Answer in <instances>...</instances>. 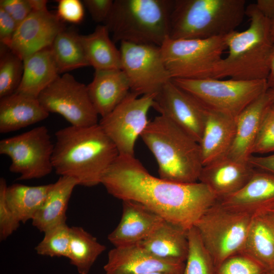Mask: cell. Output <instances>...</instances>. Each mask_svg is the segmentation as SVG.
Returning <instances> with one entry per match:
<instances>
[{"mask_svg": "<svg viewBox=\"0 0 274 274\" xmlns=\"http://www.w3.org/2000/svg\"><path fill=\"white\" fill-rule=\"evenodd\" d=\"M101 184L114 197L140 202L187 230L218 200L200 182L175 183L151 175L134 156L119 155Z\"/></svg>", "mask_w": 274, "mask_h": 274, "instance_id": "1", "label": "cell"}, {"mask_svg": "<svg viewBox=\"0 0 274 274\" xmlns=\"http://www.w3.org/2000/svg\"><path fill=\"white\" fill-rule=\"evenodd\" d=\"M55 135L53 170L60 176L75 179L78 185L93 187L101 184L104 174L119 155L98 123L89 127L71 125L58 130Z\"/></svg>", "mask_w": 274, "mask_h": 274, "instance_id": "2", "label": "cell"}, {"mask_svg": "<svg viewBox=\"0 0 274 274\" xmlns=\"http://www.w3.org/2000/svg\"><path fill=\"white\" fill-rule=\"evenodd\" d=\"M249 27L225 36L227 56L218 64L210 78L251 81L266 80L274 47L270 20L258 10L255 4L246 7Z\"/></svg>", "mask_w": 274, "mask_h": 274, "instance_id": "3", "label": "cell"}, {"mask_svg": "<svg viewBox=\"0 0 274 274\" xmlns=\"http://www.w3.org/2000/svg\"><path fill=\"white\" fill-rule=\"evenodd\" d=\"M140 137L156 160L159 178L180 183L198 182L203 167L199 143L170 120L156 116Z\"/></svg>", "mask_w": 274, "mask_h": 274, "instance_id": "4", "label": "cell"}, {"mask_svg": "<svg viewBox=\"0 0 274 274\" xmlns=\"http://www.w3.org/2000/svg\"><path fill=\"white\" fill-rule=\"evenodd\" d=\"M245 0H174L169 38L206 39L235 30L246 15Z\"/></svg>", "mask_w": 274, "mask_h": 274, "instance_id": "5", "label": "cell"}, {"mask_svg": "<svg viewBox=\"0 0 274 274\" xmlns=\"http://www.w3.org/2000/svg\"><path fill=\"white\" fill-rule=\"evenodd\" d=\"M174 0H115L104 23L112 40L161 47L169 37Z\"/></svg>", "mask_w": 274, "mask_h": 274, "instance_id": "6", "label": "cell"}, {"mask_svg": "<svg viewBox=\"0 0 274 274\" xmlns=\"http://www.w3.org/2000/svg\"><path fill=\"white\" fill-rule=\"evenodd\" d=\"M173 82L206 109L236 118L268 89L266 80L175 79Z\"/></svg>", "mask_w": 274, "mask_h": 274, "instance_id": "7", "label": "cell"}, {"mask_svg": "<svg viewBox=\"0 0 274 274\" xmlns=\"http://www.w3.org/2000/svg\"><path fill=\"white\" fill-rule=\"evenodd\" d=\"M254 215L224 207L217 201L194 226L216 266L242 252Z\"/></svg>", "mask_w": 274, "mask_h": 274, "instance_id": "8", "label": "cell"}, {"mask_svg": "<svg viewBox=\"0 0 274 274\" xmlns=\"http://www.w3.org/2000/svg\"><path fill=\"white\" fill-rule=\"evenodd\" d=\"M225 36L187 40L168 37L160 48L172 79L210 78L227 49Z\"/></svg>", "mask_w": 274, "mask_h": 274, "instance_id": "9", "label": "cell"}, {"mask_svg": "<svg viewBox=\"0 0 274 274\" xmlns=\"http://www.w3.org/2000/svg\"><path fill=\"white\" fill-rule=\"evenodd\" d=\"M54 144L44 126L0 141V154L11 160V172L19 174L18 180L40 179L53 170L52 157Z\"/></svg>", "mask_w": 274, "mask_h": 274, "instance_id": "10", "label": "cell"}, {"mask_svg": "<svg viewBox=\"0 0 274 274\" xmlns=\"http://www.w3.org/2000/svg\"><path fill=\"white\" fill-rule=\"evenodd\" d=\"M121 70L130 92L139 96L157 94L172 79L164 64L160 47L120 43Z\"/></svg>", "mask_w": 274, "mask_h": 274, "instance_id": "11", "label": "cell"}, {"mask_svg": "<svg viewBox=\"0 0 274 274\" xmlns=\"http://www.w3.org/2000/svg\"><path fill=\"white\" fill-rule=\"evenodd\" d=\"M157 94L139 96L129 92L98 124L115 145L119 155L134 156V146L149 121L148 113Z\"/></svg>", "mask_w": 274, "mask_h": 274, "instance_id": "12", "label": "cell"}, {"mask_svg": "<svg viewBox=\"0 0 274 274\" xmlns=\"http://www.w3.org/2000/svg\"><path fill=\"white\" fill-rule=\"evenodd\" d=\"M38 99L47 112L61 115L72 126L89 127L98 123V115L90 100L87 86L69 73L59 76Z\"/></svg>", "mask_w": 274, "mask_h": 274, "instance_id": "13", "label": "cell"}, {"mask_svg": "<svg viewBox=\"0 0 274 274\" xmlns=\"http://www.w3.org/2000/svg\"><path fill=\"white\" fill-rule=\"evenodd\" d=\"M153 108L199 143L205 125L207 109L172 80L156 95Z\"/></svg>", "mask_w": 274, "mask_h": 274, "instance_id": "14", "label": "cell"}, {"mask_svg": "<svg viewBox=\"0 0 274 274\" xmlns=\"http://www.w3.org/2000/svg\"><path fill=\"white\" fill-rule=\"evenodd\" d=\"M65 28L64 22L48 9L33 10L18 25L9 48L23 60L51 47L58 34Z\"/></svg>", "mask_w": 274, "mask_h": 274, "instance_id": "15", "label": "cell"}, {"mask_svg": "<svg viewBox=\"0 0 274 274\" xmlns=\"http://www.w3.org/2000/svg\"><path fill=\"white\" fill-rule=\"evenodd\" d=\"M184 267L156 257L138 243L111 250L104 268L106 274H183Z\"/></svg>", "mask_w": 274, "mask_h": 274, "instance_id": "16", "label": "cell"}, {"mask_svg": "<svg viewBox=\"0 0 274 274\" xmlns=\"http://www.w3.org/2000/svg\"><path fill=\"white\" fill-rule=\"evenodd\" d=\"M255 170L248 161L227 155L203 166L198 182L206 185L219 200L239 190L249 181Z\"/></svg>", "mask_w": 274, "mask_h": 274, "instance_id": "17", "label": "cell"}, {"mask_svg": "<svg viewBox=\"0 0 274 274\" xmlns=\"http://www.w3.org/2000/svg\"><path fill=\"white\" fill-rule=\"evenodd\" d=\"M164 220L137 201H122V213L117 227L108 236L115 247L139 243L146 238Z\"/></svg>", "mask_w": 274, "mask_h": 274, "instance_id": "18", "label": "cell"}, {"mask_svg": "<svg viewBox=\"0 0 274 274\" xmlns=\"http://www.w3.org/2000/svg\"><path fill=\"white\" fill-rule=\"evenodd\" d=\"M218 201L227 208L253 215L267 213L274 208V175L255 169L243 188Z\"/></svg>", "mask_w": 274, "mask_h": 274, "instance_id": "19", "label": "cell"}, {"mask_svg": "<svg viewBox=\"0 0 274 274\" xmlns=\"http://www.w3.org/2000/svg\"><path fill=\"white\" fill-rule=\"evenodd\" d=\"M87 88L90 100L101 118L112 111L130 91L128 79L121 69L95 70Z\"/></svg>", "mask_w": 274, "mask_h": 274, "instance_id": "20", "label": "cell"}, {"mask_svg": "<svg viewBox=\"0 0 274 274\" xmlns=\"http://www.w3.org/2000/svg\"><path fill=\"white\" fill-rule=\"evenodd\" d=\"M235 128L236 118L207 109L204 129L199 143L203 166L228 154Z\"/></svg>", "mask_w": 274, "mask_h": 274, "instance_id": "21", "label": "cell"}, {"mask_svg": "<svg viewBox=\"0 0 274 274\" xmlns=\"http://www.w3.org/2000/svg\"><path fill=\"white\" fill-rule=\"evenodd\" d=\"M38 98L15 92L0 99V133L19 130L46 119Z\"/></svg>", "mask_w": 274, "mask_h": 274, "instance_id": "22", "label": "cell"}, {"mask_svg": "<svg viewBox=\"0 0 274 274\" xmlns=\"http://www.w3.org/2000/svg\"><path fill=\"white\" fill-rule=\"evenodd\" d=\"M188 230L164 220L146 238L139 244L162 260L185 263L188 254Z\"/></svg>", "mask_w": 274, "mask_h": 274, "instance_id": "23", "label": "cell"}, {"mask_svg": "<svg viewBox=\"0 0 274 274\" xmlns=\"http://www.w3.org/2000/svg\"><path fill=\"white\" fill-rule=\"evenodd\" d=\"M271 104L267 91L249 105L236 117L233 143L227 155L238 160L248 161L252 155L261 120Z\"/></svg>", "mask_w": 274, "mask_h": 274, "instance_id": "24", "label": "cell"}, {"mask_svg": "<svg viewBox=\"0 0 274 274\" xmlns=\"http://www.w3.org/2000/svg\"><path fill=\"white\" fill-rule=\"evenodd\" d=\"M77 185L75 179L60 176L52 184L44 203L31 220L32 225L40 231L45 232L55 226L66 223L68 203Z\"/></svg>", "mask_w": 274, "mask_h": 274, "instance_id": "25", "label": "cell"}, {"mask_svg": "<svg viewBox=\"0 0 274 274\" xmlns=\"http://www.w3.org/2000/svg\"><path fill=\"white\" fill-rule=\"evenodd\" d=\"M22 78L16 92L38 98L59 75L51 48L48 47L23 60Z\"/></svg>", "mask_w": 274, "mask_h": 274, "instance_id": "26", "label": "cell"}, {"mask_svg": "<svg viewBox=\"0 0 274 274\" xmlns=\"http://www.w3.org/2000/svg\"><path fill=\"white\" fill-rule=\"evenodd\" d=\"M242 252L274 270V220L267 213L253 216Z\"/></svg>", "mask_w": 274, "mask_h": 274, "instance_id": "27", "label": "cell"}, {"mask_svg": "<svg viewBox=\"0 0 274 274\" xmlns=\"http://www.w3.org/2000/svg\"><path fill=\"white\" fill-rule=\"evenodd\" d=\"M81 40L89 66L95 70L121 69L120 51L105 25H97L90 34L81 35Z\"/></svg>", "mask_w": 274, "mask_h": 274, "instance_id": "28", "label": "cell"}, {"mask_svg": "<svg viewBox=\"0 0 274 274\" xmlns=\"http://www.w3.org/2000/svg\"><path fill=\"white\" fill-rule=\"evenodd\" d=\"M52 184L27 186L15 183L8 186L7 203L20 223L32 220L44 203Z\"/></svg>", "mask_w": 274, "mask_h": 274, "instance_id": "29", "label": "cell"}, {"mask_svg": "<svg viewBox=\"0 0 274 274\" xmlns=\"http://www.w3.org/2000/svg\"><path fill=\"white\" fill-rule=\"evenodd\" d=\"M59 74L89 66L81 35L72 28H64L50 47Z\"/></svg>", "mask_w": 274, "mask_h": 274, "instance_id": "30", "label": "cell"}, {"mask_svg": "<svg viewBox=\"0 0 274 274\" xmlns=\"http://www.w3.org/2000/svg\"><path fill=\"white\" fill-rule=\"evenodd\" d=\"M106 247L80 226L71 227L68 259L79 274H88Z\"/></svg>", "mask_w": 274, "mask_h": 274, "instance_id": "31", "label": "cell"}, {"mask_svg": "<svg viewBox=\"0 0 274 274\" xmlns=\"http://www.w3.org/2000/svg\"><path fill=\"white\" fill-rule=\"evenodd\" d=\"M188 250L183 274H216V266L194 226L188 230Z\"/></svg>", "mask_w": 274, "mask_h": 274, "instance_id": "32", "label": "cell"}, {"mask_svg": "<svg viewBox=\"0 0 274 274\" xmlns=\"http://www.w3.org/2000/svg\"><path fill=\"white\" fill-rule=\"evenodd\" d=\"M23 68V60L10 48L1 44V98L16 92L21 81Z\"/></svg>", "mask_w": 274, "mask_h": 274, "instance_id": "33", "label": "cell"}, {"mask_svg": "<svg viewBox=\"0 0 274 274\" xmlns=\"http://www.w3.org/2000/svg\"><path fill=\"white\" fill-rule=\"evenodd\" d=\"M42 240L35 250L41 256L68 258L71 240V227L66 223L55 226L46 231Z\"/></svg>", "mask_w": 274, "mask_h": 274, "instance_id": "34", "label": "cell"}, {"mask_svg": "<svg viewBox=\"0 0 274 274\" xmlns=\"http://www.w3.org/2000/svg\"><path fill=\"white\" fill-rule=\"evenodd\" d=\"M268 271L252 257L241 252L217 265L216 274H266Z\"/></svg>", "mask_w": 274, "mask_h": 274, "instance_id": "35", "label": "cell"}, {"mask_svg": "<svg viewBox=\"0 0 274 274\" xmlns=\"http://www.w3.org/2000/svg\"><path fill=\"white\" fill-rule=\"evenodd\" d=\"M274 153V104H270L263 115L252 154Z\"/></svg>", "mask_w": 274, "mask_h": 274, "instance_id": "36", "label": "cell"}, {"mask_svg": "<svg viewBox=\"0 0 274 274\" xmlns=\"http://www.w3.org/2000/svg\"><path fill=\"white\" fill-rule=\"evenodd\" d=\"M4 178L0 179V240L6 239L16 231L21 223L8 206L5 196L7 187Z\"/></svg>", "mask_w": 274, "mask_h": 274, "instance_id": "37", "label": "cell"}, {"mask_svg": "<svg viewBox=\"0 0 274 274\" xmlns=\"http://www.w3.org/2000/svg\"><path fill=\"white\" fill-rule=\"evenodd\" d=\"M56 15L63 22L79 24L84 17L83 2L79 0L57 1Z\"/></svg>", "mask_w": 274, "mask_h": 274, "instance_id": "38", "label": "cell"}, {"mask_svg": "<svg viewBox=\"0 0 274 274\" xmlns=\"http://www.w3.org/2000/svg\"><path fill=\"white\" fill-rule=\"evenodd\" d=\"M0 8L20 24L33 11L31 0H1Z\"/></svg>", "mask_w": 274, "mask_h": 274, "instance_id": "39", "label": "cell"}, {"mask_svg": "<svg viewBox=\"0 0 274 274\" xmlns=\"http://www.w3.org/2000/svg\"><path fill=\"white\" fill-rule=\"evenodd\" d=\"M82 2L95 22L104 23L110 14L114 1L84 0Z\"/></svg>", "mask_w": 274, "mask_h": 274, "instance_id": "40", "label": "cell"}, {"mask_svg": "<svg viewBox=\"0 0 274 274\" xmlns=\"http://www.w3.org/2000/svg\"><path fill=\"white\" fill-rule=\"evenodd\" d=\"M18 25L13 19L2 8H0V42L1 44L9 48Z\"/></svg>", "mask_w": 274, "mask_h": 274, "instance_id": "41", "label": "cell"}, {"mask_svg": "<svg viewBox=\"0 0 274 274\" xmlns=\"http://www.w3.org/2000/svg\"><path fill=\"white\" fill-rule=\"evenodd\" d=\"M249 162L255 168L274 175V153L268 156L252 155Z\"/></svg>", "mask_w": 274, "mask_h": 274, "instance_id": "42", "label": "cell"}, {"mask_svg": "<svg viewBox=\"0 0 274 274\" xmlns=\"http://www.w3.org/2000/svg\"><path fill=\"white\" fill-rule=\"evenodd\" d=\"M255 5L264 17L270 20L274 17V0H258Z\"/></svg>", "mask_w": 274, "mask_h": 274, "instance_id": "43", "label": "cell"}, {"mask_svg": "<svg viewBox=\"0 0 274 274\" xmlns=\"http://www.w3.org/2000/svg\"><path fill=\"white\" fill-rule=\"evenodd\" d=\"M266 82L268 89H274V47L270 58L269 73Z\"/></svg>", "mask_w": 274, "mask_h": 274, "instance_id": "44", "label": "cell"}, {"mask_svg": "<svg viewBox=\"0 0 274 274\" xmlns=\"http://www.w3.org/2000/svg\"><path fill=\"white\" fill-rule=\"evenodd\" d=\"M267 93L271 104H274V89H268Z\"/></svg>", "mask_w": 274, "mask_h": 274, "instance_id": "45", "label": "cell"}, {"mask_svg": "<svg viewBox=\"0 0 274 274\" xmlns=\"http://www.w3.org/2000/svg\"><path fill=\"white\" fill-rule=\"evenodd\" d=\"M270 30L271 36L274 43V17L270 20Z\"/></svg>", "mask_w": 274, "mask_h": 274, "instance_id": "46", "label": "cell"}, {"mask_svg": "<svg viewBox=\"0 0 274 274\" xmlns=\"http://www.w3.org/2000/svg\"><path fill=\"white\" fill-rule=\"evenodd\" d=\"M274 220V208L267 212Z\"/></svg>", "mask_w": 274, "mask_h": 274, "instance_id": "47", "label": "cell"}, {"mask_svg": "<svg viewBox=\"0 0 274 274\" xmlns=\"http://www.w3.org/2000/svg\"><path fill=\"white\" fill-rule=\"evenodd\" d=\"M266 274H274V270H268Z\"/></svg>", "mask_w": 274, "mask_h": 274, "instance_id": "48", "label": "cell"}, {"mask_svg": "<svg viewBox=\"0 0 274 274\" xmlns=\"http://www.w3.org/2000/svg\"><path fill=\"white\" fill-rule=\"evenodd\" d=\"M145 274H166V273H160V272H154V273H145Z\"/></svg>", "mask_w": 274, "mask_h": 274, "instance_id": "49", "label": "cell"}]
</instances>
